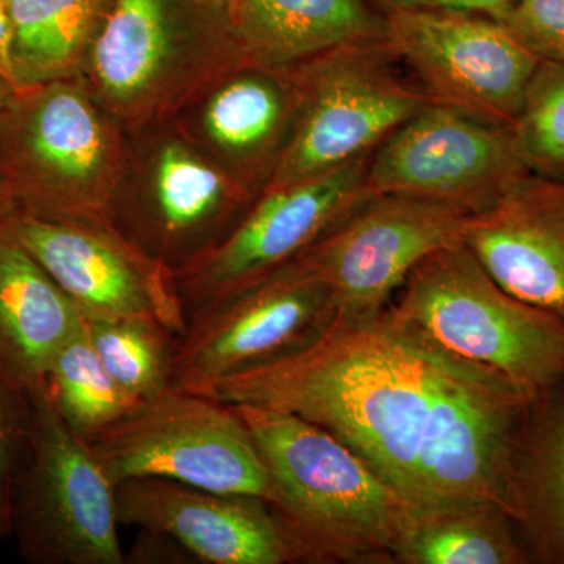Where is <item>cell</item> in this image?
<instances>
[{
    "label": "cell",
    "instance_id": "6da1fadb",
    "mask_svg": "<svg viewBox=\"0 0 564 564\" xmlns=\"http://www.w3.org/2000/svg\"><path fill=\"white\" fill-rule=\"evenodd\" d=\"M193 392L322 426L415 505L486 502L514 521L516 445L536 397L444 350L389 304L339 311L302 350Z\"/></svg>",
    "mask_w": 564,
    "mask_h": 564
},
{
    "label": "cell",
    "instance_id": "7a4b0ae2",
    "mask_svg": "<svg viewBox=\"0 0 564 564\" xmlns=\"http://www.w3.org/2000/svg\"><path fill=\"white\" fill-rule=\"evenodd\" d=\"M231 406L272 481L267 505L303 563H395L415 503L322 426L272 408Z\"/></svg>",
    "mask_w": 564,
    "mask_h": 564
},
{
    "label": "cell",
    "instance_id": "3957f363",
    "mask_svg": "<svg viewBox=\"0 0 564 564\" xmlns=\"http://www.w3.org/2000/svg\"><path fill=\"white\" fill-rule=\"evenodd\" d=\"M245 62L231 14L202 0H107L80 79L137 135L172 121Z\"/></svg>",
    "mask_w": 564,
    "mask_h": 564
},
{
    "label": "cell",
    "instance_id": "277c9868",
    "mask_svg": "<svg viewBox=\"0 0 564 564\" xmlns=\"http://www.w3.org/2000/svg\"><path fill=\"white\" fill-rule=\"evenodd\" d=\"M126 135L80 77L24 88L0 109V182L25 214L113 220Z\"/></svg>",
    "mask_w": 564,
    "mask_h": 564
},
{
    "label": "cell",
    "instance_id": "5b68a950",
    "mask_svg": "<svg viewBox=\"0 0 564 564\" xmlns=\"http://www.w3.org/2000/svg\"><path fill=\"white\" fill-rule=\"evenodd\" d=\"M400 289L393 314L452 355L534 397L564 380V323L505 291L464 242L423 259Z\"/></svg>",
    "mask_w": 564,
    "mask_h": 564
},
{
    "label": "cell",
    "instance_id": "8992f818",
    "mask_svg": "<svg viewBox=\"0 0 564 564\" xmlns=\"http://www.w3.org/2000/svg\"><path fill=\"white\" fill-rule=\"evenodd\" d=\"M28 397L31 421L11 500L18 555L29 564L126 563L118 485L55 411L44 384Z\"/></svg>",
    "mask_w": 564,
    "mask_h": 564
},
{
    "label": "cell",
    "instance_id": "52a82bcc",
    "mask_svg": "<svg viewBox=\"0 0 564 564\" xmlns=\"http://www.w3.org/2000/svg\"><path fill=\"white\" fill-rule=\"evenodd\" d=\"M299 110L267 188L313 180L372 154L433 106L386 40L348 44L293 66Z\"/></svg>",
    "mask_w": 564,
    "mask_h": 564
},
{
    "label": "cell",
    "instance_id": "ba28073f",
    "mask_svg": "<svg viewBox=\"0 0 564 564\" xmlns=\"http://www.w3.org/2000/svg\"><path fill=\"white\" fill-rule=\"evenodd\" d=\"M88 443L117 485L163 478L267 503L273 497L265 464L240 415L203 393L173 386Z\"/></svg>",
    "mask_w": 564,
    "mask_h": 564
},
{
    "label": "cell",
    "instance_id": "9c48e42d",
    "mask_svg": "<svg viewBox=\"0 0 564 564\" xmlns=\"http://www.w3.org/2000/svg\"><path fill=\"white\" fill-rule=\"evenodd\" d=\"M162 129L151 128L139 155L131 150L113 223L180 273L220 242L254 196L176 122Z\"/></svg>",
    "mask_w": 564,
    "mask_h": 564
},
{
    "label": "cell",
    "instance_id": "30bf717a",
    "mask_svg": "<svg viewBox=\"0 0 564 564\" xmlns=\"http://www.w3.org/2000/svg\"><path fill=\"white\" fill-rule=\"evenodd\" d=\"M339 313L336 299L299 259L188 318L174 340V388L196 391L302 350Z\"/></svg>",
    "mask_w": 564,
    "mask_h": 564
},
{
    "label": "cell",
    "instance_id": "8fae6325",
    "mask_svg": "<svg viewBox=\"0 0 564 564\" xmlns=\"http://www.w3.org/2000/svg\"><path fill=\"white\" fill-rule=\"evenodd\" d=\"M372 154L313 180L259 193L220 242L176 273L187 322L192 315L295 261L356 207L372 198L366 185Z\"/></svg>",
    "mask_w": 564,
    "mask_h": 564
},
{
    "label": "cell",
    "instance_id": "7c38bea8",
    "mask_svg": "<svg viewBox=\"0 0 564 564\" xmlns=\"http://www.w3.org/2000/svg\"><path fill=\"white\" fill-rule=\"evenodd\" d=\"M384 40L433 106L513 124L538 58L502 22L463 11H384Z\"/></svg>",
    "mask_w": 564,
    "mask_h": 564
},
{
    "label": "cell",
    "instance_id": "4fadbf2b",
    "mask_svg": "<svg viewBox=\"0 0 564 564\" xmlns=\"http://www.w3.org/2000/svg\"><path fill=\"white\" fill-rule=\"evenodd\" d=\"M6 225L84 321L141 318L181 336L187 326L176 273L113 220L43 218L14 209Z\"/></svg>",
    "mask_w": 564,
    "mask_h": 564
},
{
    "label": "cell",
    "instance_id": "5bb4252c",
    "mask_svg": "<svg viewBox=\"0 0 564 564\" xmlns=\"http://www.w3.org/2000/svg\"><path fill=\"white\" fill-rule=\"evenodd\" d=\"M530 174L508 126L429 106L373 151L366 185L372 196H415L478 214Z\"/></svg>",
    "mask_w": 564,
    "mask_h": 564
},
{
    "label": "cell",
    "instance_id": "9a60e30c",
    "mask_svg": "<svg viewBox=\"0 0 564 564\" xmlns=\"http://www.w3.org/2000/svg\"><path fill=\"white\" fill-rule=\"evenodd\" d=\"M474 215L433 199L377 195L296 259L328 285L339 311H377L423 259L463 242Z\"/></svg>",
    "mask_w": 564,
    "mask_h": 564
},
{
    "label": "cell",
    "instance_id": "2e32d148",
    "mask_svg": "<svg viewBox=\"0 0 564 564\" xmlns=\"http://www.w3.org/2000/svg\"><path fill=\"white\" fill-rule=\"evenodd\" d=\"M121 524L169 536L207 564L303 563L265 500L196 488L163 478H135L117 488Z\"/></svg>",
    "mask_w": 564,
    "mask_h": 564
},
{
    "label": "cell",
    "instance_id": "e0dca14e",
    "mask_svg": "<svg viewBox=\"0 0 564 564\" xmlns=\"http://www.w3.org/2000/svg\"><path fill=\"white\" fill-rule=\"evenodd\" d=\"M296 110L293 68L248 61L210 84L173 121L256 198L281 161Z\"/></svg>",
    "mask_w": 564,
    "mask_h": 564
},
{
    "label": "cell",
    "instance_id": "ac0fdd59",
    "mask_svg": "<svg viewBox=\"0 0 564 564\" xmlns=\"http://www.w3.org/2000/svg\"><path fill=\"white\" fill-rule=\"evenodd\" d=\"M464 245L497 284L564 323V182L530 174L474 215Z\"/></svg>",
    "mask_w": 564,
    "mask_h": 564
},
{
    "label": "cell",
    "instance_id": "d6986e66",
    "mask_svg": "<svg viewBox=\"0 0 564 564\" xmlns=\"http://www.w3.org/2000/svg\"><path fill=\"white\" fill-rule=\"evenodd\" d=\"M84 317L41 263L0 220V378L29 393Z\"/></svg>",
    "mask_w": 564,
    "mask_h": 564
},
{
    "label": "cell",
    "instance_id": "ffe728a7",
    "mask_svg": "<svg viewBox=\"0 0 564 564\" xmlns=\"http://www.w3.org/2000/svg\"><path fill=\"white\" fill-rule=\"evenodd\" d=\"M232 24L248 61L272 68L384 40V11L372 0H239Z\"/></svg>",
    "mask_w": 564,
    "mask_h": 564
},
{
    "label": "cell",
    "instance_id": "44dd1931",
    "mask_svg": "<svg viewBox=\"0 0 564 564\" xmlns=\"http://www.w3.org/2000/svg\"><path fill=\"white\" fill-rule=\"evenodd\" d=\"M514 505L529 558L564 564V380L527 411L516 445Z\"/></svg>",
    "mask_w": 564,
    "mask_h": 564
},
{
    "label": "cell",
    "instance_id": "7402d4cb",
    "mask_svg": "<svg viewBox=\"0 0 564 564\" xmlns=\"http://www.w3.org/2000/svg\"><path fill=\"white\" fill-rule=\"evenodd\" d=\"M107 0H7L17 91L80 77Z\"/></svg>",
    "mask_w": 564,
    "mask_h": 564
},
{
    "label": "cell",
    "instance_id": "603a6c76",
    "mask_svg": "<svg viewBox=\"0 0 564 564\" xmlns=\"http://www.w3.org/2000/svg\"><path fill=\"white\" fill-rule=\"evenodd\" d=\"M529 562L513 518L486 502L415 505L395 554L402 564Z\"/></svg>",
    "mask_w": 564,
    "mask_h": 564
},
{
    "label": "cell",
    "instance_id": "cb8c5ba5",
    "mask_svg": "<svg viewBox=\"0 0 564 564\" xmlns=\"http://www.w3.org/2000/svg\"><path fill=\"white\" fill-rule=\"evenodd\" d=\"M44 389L66 425L87 441L139 406L107 372L85 322L52 359Z\"/></svg>",
    "mask_w": 564,
    "mask_h": 564
},
{
    "label": "cell",
    "instance_id": "d4e9b609",
    "mask_svg": "<svg viewBox=\"0 0 564 564\" xmlns=\"http://www.w3.org/2000/svg\"><path fill=\"white\" fill-rule=\"evenodd\" d=\"M93 348L122 392L137 404L173 388L176 336L141 318L85 321Z\"/></svg>",
    "mask_w": 564,
    "mask_h": 564
},
{
    "label": "cell",
    "instance_id": "484cf974",
    "mask_svg": "<svg viewBox=\"0 0 564 564\" xmlns=\"http://www.w3.org/2000/svg\"><path fill=\"white\" fill-rule=\"evenodd\" d=\"M510 129L530 173L564 182V63L538 61Z\"/></svg>",
    "mask_w": 564,
    "mask_h": 564
},
{
    "label": "cell",
    "instance_id": "4316f807",
    "mask_svg": "<svg viewBox=\"0 0 564 564\" xmlns=\"http://www.w3.org/2000/svg\"><path fill=\"white\" fill-rule=\"evenodd\" d=\"M31 403L0 378V543L11 538L14 478L28 441Z\"/></svg>",
    "mask_w": 564,
    "mask_h": 564
},
{
    "label": "cell",
    "instance_id": "83f0119b",
    "mask_svg": "<svg viewBox=\"0 0 564 564\" xmlns=\"http://www.w3.org/2000/svg\"><path fill=\"white\" fill-rule=\"evenodd\" d=\"M500 22L538 61L564 63V0H516Z\"/></svg>",
    "mask_w": 564,
    "mask_h": 564
},
{
    "label": "cell",
    "instance_id": "f1b7e54d",
    "mask_svg": "<svg viewBox=\"0 0 564 564\" xmlns=\"http://www.w3.org/2000/svg\"><path fill=\"white\" fill-rule=\"evenodd\" d=\"M375 6L389 10L463 11L485 14L500 21L516 0H373Z\"/></svg>",
    "mask_w": 564,
    "mask_h": 564
},
{
    "label": "cell",
    "instance_id": "f546056e",
    "mask_svg": "<svg viewBox=\"0 0 564 564\" xmlns=\"http://www.w3.org/2000/svg\"><path fill=\"white\" fill-rule=\"evenodd\" d=\"M0 77L13 85V63H11V24L6 3H0Z\"/></svg>",
    "mask_w": 564,
    "mask_h": 564
},
{
    "label": "cell",
    "instance_id": "4dcf8cb0",
    "mask_svg": "<svg viewBox=\"0 0 564 564\" xmlns=\"http://www.w3.org/2000/svg\"><path fill=\"white\" fill-rule=\"evenodd\" d=\"M14 210L13 203H11L9 193H7L6 187H3L2 182H0V220L6 218L7 215L11 214Z\"/></svg>",
    "mask_w": 564,
    "mask_h": 564
},
{
    "label": "cell",
    "instance_id": "1f68e13d",
    "mask_svg": "<svg viewBox=\"0 0 564 564\" xmlns=\"http://www.w3.org/2000/svg\"><path fill=\"white\" fill-rule=\"evenodd\" d=\"M202 2L206 3V6L214 7V9L226 11V13L232 17V11L236 9L239 0H202Z\"/></svg>",
    "mask_w": 564,
    "mask_h": 564
},
{
    "label": "cell",
    "instance_id": "d6a6232c",
    "mask_svg": "<svg viewBox=\"0 0 564 564\" xmlns=\"http://www.w3.org/2000/svg\"><path fill=\"white\" fill-rule=\"evenodd\" d=\"M14 93L17 90H14L13 85L0 77V109L13 98Z\"/></svg>",
    "mask_w": 564,
    "mask_h": 564
},
{
    "label": "cell",
    "instance_id": "836d02e7",
    "mask_svg": "<svg viewBox=\"0 0 564 564\" xmlns=\"http://www.w3.org/2000/svg\"><path fill=\"white\" fill-rule=\"evenodd\" d=\"M6 2H7V0H0V3H6Z\"/></svg>",
    "mask_w": 564,
    "mask_h": 564
},
{
    "label": "cell",
    "instance_id": "e575fe53",
    "mask_svg": "<svg viewBox=\"0 0 564 564\" xmlns=\"http://www.w3.org/2000/svg\"><path fill=\"white\" fill-rule=\"evenodd\" d=\"M372 2H373V0H372ZM373 3H375V2H373Z\"/></svg>",
    "mask_w": 564,
    "mask_h": 564
}]
</instances>
